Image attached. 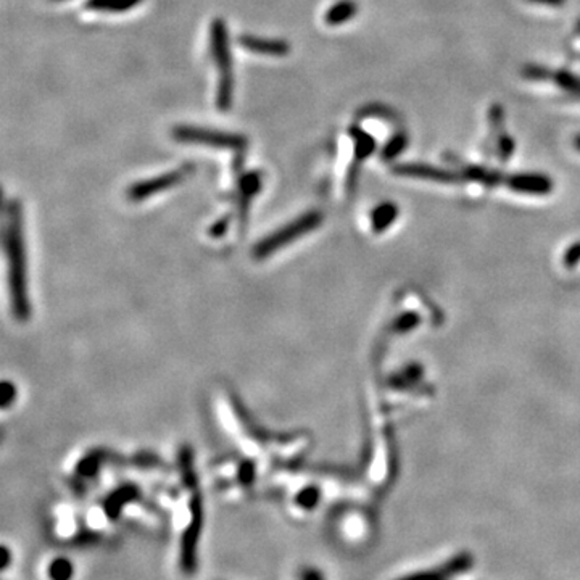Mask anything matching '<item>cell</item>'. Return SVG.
Masks as SVG:
<instances>
[{"instance_id":"obj_15","label":"cell","mask_w":580,"mask_h":580,"mask_svg":"<svg viewBox=\"0 0 580 580\" xmlns=\"http://www.w3.org/2000/svg\"><path fill=\"white\" fill-rule=\"evenodd\" d=\"M234 100V77H220L216 92V108L227 111L232 107Z\"/></svg>"},{"instance_id":"obj_19","label":"cell","mask_w":580,"mask_h":580,"mask_svg":"<svg viewBox=\"0 0 580 580\" xmlns=\"http://www.w3.org/2000/svg\"><path fill=\"white\" fill-rule=\"evenodd\" d=\"M406 145H408V137H406L405 134H397V136H393L386 144V147H384L382 150V158L393 160L395 157H398V155L403 152V150L406 149Z\"/></svg>"},{"instance_id":"obj_21","label":"cell","mask_w":580,"mask_h":580,"mask_svg":"<svg viewBox=\"0 0 580 580\" xmlns=\"http://www.w3.org/2000/svg\"><path fill=\"white\" fill-rule=\"evenodd\" d=\"M447 577H448V574L445 572V569L442 567L440 571H426V572L411 574V576L401 579V580H445Z\"/></svg>"},{"instance_id":"obj_1","label":"cell","mask_w":580,"mask_h":580,"mask_svg":"<svg viewBox=\"0 0 580 580\" xmlns=\"http://www.w3.org/2000/svg\"><path fill=\"white\" fill-rule=\"evenodd\" d=\"M21 218V205L16 200L8 202L5 206L4 252L7 261L10 302L16 320L27 321L31 316V303L27 294V261Z\"/></svg>"},{"instance_id":"obj_5","label":"cell","mask_w":580,"mask_h":580,"mask_svg":"<svg viewBox=\"0 0 580 580\" xmlns=\"http://www.w3.org/2000/svg\"><path fill=\"white\" fill-rule=\"evenodd\" d=\"M191 172L192 165H186L175 171L163 172V175L150 177V179L145 181H139L127 189V198L131 202H144V200L153 197V195H158L160 192L170 191V189L179 186Z\"/></svg>"},{"instance_id":"obj_6","label":"cell","mask_w":580,"mask_h":580,"mask_svg":"<svg viewBox=\"0 0 580 580\" xmlns=\"http://www.w3.org/2000/svg\"><path fill=\"white\" fill-rule=\"evenodd\" d=\"M211 57L220 71V77H234L232 75V55L229 49V34L225 20L216 18L210 30Z\"/></svg>"},{"instance_id":"obj_14","label":"cell","mask_w":580,"mask_h":580,"mask_svg":"<svg viewBox=\"0 0 580 580\" xmlns=\"http://www.w3.org/2000/svg\"><path fill=\"white\" fill-rule=\"evenodd\" d=\"M351 137L355 141V155L358 160H365L374 152L376 141L367 132L358 130V127H353L351 130Z\"/></svg>"},{"instance_id":"obj_23","label":"cell","mask_w":580,"mask_h":580,"mask_svg":"<svg viewBox=\"0 0 580 580\" xmlns=\"http://www.w3.org/2000/svg\"><path fill=\"white\" fill-rule=\"evenodd\" d=\"M302 579L303 580H322L321 576H320V572H316L315 569H306V571L303 572Z\"/></svg>"},{"instance_id":"obj_18","label":"cell","mask_w":580,"mask_h":580,"mask_svg":"<svg viewBox=\"0 0 580 580\" xmlns=\"http://www.w3.org/2000/svg\"><path fill=\"white\" fill-rule=\"evenodd\" d=\"M395 215H397V208L392 203H382L372 211V225L376 229H382V227L389 226L393 221Z\"/></svg>"},{"instance_id":"obj_16","label":"cell","mask_w":580,"mask_h":580,"mask_svg":"<svg viewBox=\"0 0 580 580\" xmlns=\"http://www.w3.org/2000/svg\"><path fill=\"white\" fill-rule=\"evenodd\" d=\"M50 580H71L72 574H75V567L72 562L66 557H57L49 565L47 569Z\"/></svg>"},{"instance_id":"obj_10","label":"cell","mask_w":580,"mask_h":580,"mask_svg":"<svg viewBox=\"0 0 580 580\" xmlns=\"http://www.w3.org/2000/svg\"><path fill=\"white\" fill-rule=\"evenodd\" d=\"M358 13V5L353 0H340L326 12L324 21L329 26H340L353 20Z\"/></svg>"},{"instance_id":"obj_24","label":"cell","mask_w":580,"mask_h":580,"mask_svg":"<svg viewBox=\"0 0 580 580\" xmlns=\"http://www.w3.org/2000/svg\"><path fill=\"white\" fill-rule=\"evenodd\" d=\"M534 4H543V5H550V7H561L562 4H565V0H531Z\"/></svg>"},{"instance_id":"obj_26","label":"cell","mask_w":580,"mask_h":580,"mask_svg":"<svg viewBox=\"0 0 580 580\" xmlns=\"http://www.w3.org/2000/svg\"><path fill=\"white\" fill-rule=\"evenodd\" d=\"M57 2H60V0H57Z\"/></svg>"},{"instance_id":"obj_13","label":"cell","mask_w":580,"mask_h":580,"mask_svg":"<svg viewBox=\"0 0 580 580\" xmlns=\"http://www.w3.org/2000/svg\"><path fill=\"white\" fill-rule=\"evenodd\" d=\"M141 2L142 0H87L86 8L94 10V12L121 13L132 10Z\"/></svg>"},{"instance_id":"obj_11","label":"cell","mask_w":580,"mask_h":580,"mask_svg":"<svg viewBox=\"0 0 580 580\" xmlns=\"http://www.w3.org/2000/svg\"><path fill=\"white\" fill-rule=\"evenodd\" d=\"M511 187L522 192L532 194H545L551 189V182L548 177L540 175H521L511 177Z\"/></svg>"},{"instance_id":"obj_12","label":"cell","mask_w":580,"mask_h":580,"mask_svg":"<svg viewBox=\"0 0 580 580\" xmlns=\"http://www.w3.org/2000/svg\"><path fill=\"white\" fill-rule=\"evenodd\" d=\"M395 172H400V175H408V176H420V177H432V179H439L443 182H450L456 179L455 175H451L448 171H442L437 168H432V166H424V165H401L395 168Z\"/></svg>"},{"instance_id":"obj_20","label":"cell","mask_w":580,"mask_h":580,"mask_svg":"<svg viewBox=\"0 0 580 580\" xmlns=\"http://www.w3.org/2000/svg\"><path fill=\"white\" fill-rule=\"evenodd\" d=\"M553 81H556L562 89H566L567 92H572L580 97V80L574 75H571V72H566V71L556 72V75L553 76Z\"/></svg>"},{"instance_id":"obj_7","label":"cell","mask_w":580,"mask_h":580,"mask_svg":"<svg viewBox=\"0 0 580 580\" xmlns=\"http://www.w3.org/2000/svg\"><path fill=\"white\" fill-rule=\"evenodd\" d=\"M239 44L252 53L266 55V57H286L290 52V44L287 41H281V39H266L245 34L239 37Z\"/></svg>"},{"instance_id":"obj_22","label":"cell","mask_w":580,"mask_h":580,"mask_svg":"<svg viewBox=\"0 0 580 580\" xmlns=\"http://www.w3.org/2000/svg\"><path fill=\"white\" fill-rule=\"evenodd\" d=\"M10 560H12V555H10V551H8L7 546L4 545V546H2V561H0V567H2V571H5V569L8 567Z\"/></svg>"},{"instance_id":"obj_8","label":"cell","mask_w":580,"mask_h":580,"mask_svg":"<svg viewBox=\"0 0 580 580\" xmlns=\"http://www.w3.org/2000/svg\"><path fill=\"white\" fill-rule=\"evenodd\" d=\"M261 184H263V179H261L260 171L245 172L239 181V210H241L242 221H245L244 218L247 216L252 200L260 194Z\"/></svg>"},{"instance_id":"obj_2","label":"cell","mask_w":580,"mask_h":580,"mask_svg":"<svg viewBox=\"0 0 580 580\" xmlns=\"http://www.w3.org/2000/svg\"><path fill=\"white\" fill-rule=\"evenodd\" d=\"M321 220L322 216L317 211H308V213L295 218L294 221L287 222L286 226L279 227L270 236L261 239L253 248V258L266 260L277 252H281V250L287 248L290 244H294L295 241H298V239H302L306 234L316 229L320 226Z\"/></svg>"},{"instance_id":"obj_17","label":"cell","mask_w":580,"mask_h":580,"mask_svg":"<svg viewBox=\"0 0 580 580\" xmlns=\"http://www.w3.org/2000/svg\"><path fill=\"white\" fill-rule=\"evenodd\" d=\"M321 492L316 485H306L300 492L295 495V505L303 508V510H315L320 503Z\"/></svg>"},{"instance_id":"obj_3","label":"cell","mask_w":580,"mask_h":580,"mask_svg":"<svg viewBox=\"0 0 580 580\" xmlns=\"http://www.w3.org/2000/svg\"><path fill=\"white\" fill-rule=\"evenodd\" d=\"M172 137L182 144L205 145V147L225 149V150H244L247 147V137L236 132H222L206 130L198 126H176L172 130Z\"/></svg>"},{"instance_id":"obj_25","label":"cell","mask_w":580,"mask_h":580,"mask_svg":"<svg viewBox=\"0 0 580 580\" xmlns=\"http://www.w3.org/2000/svg\"><path fill=\"white\" fill-rule=\"evenodd\" d=\"M574 145H576L577 150H580V136H577L576 139H574Z\"/></svg>"},{"instance_id":"obj_9","label":"cell","mask_w":580,"mask_h":580,"mask_svg":"<svg viewBox=\"0 0 580 580\" xmlns=\"http://www.w3.org/2000/svg\"><path fill=\"white\" fill-rule=\"evenodd\" d=\"M136 498H137V487H134V485H126V487L118 488L116 492L111 493L107 500H105V503H103L105 515H107L110 519H116L122 508H125V505Z\"/></svg>"},{"instance_id":"obj_4","label":"cell","mask_w":580,"mask_h":580,"mask_svg":"<svg viewBox=\"0 0 580 580\" xmlns=\"http://www.w3.org/2000/svg\"><path fill=\"white\" fill-rule=\"evenodd\" d=\"M189 511H191V521H189L186 531L182 534L181 538V569L187 576L197 572L198 566V542L200 535H202L203 527V508L202 500L198 495H194L189 503Z\"/></svg>"}]
</instances>
